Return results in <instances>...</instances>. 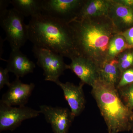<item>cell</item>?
<instances>
[{
	"label": "cell",
	"mask_w": 133,
	"mask_h": 133,
	"mask_svg": "<svg viewBox=\"0 0 133 133\" xmlns=\"http://www.w3.org/2000/svg\"><path fill=\"white\" fill-rule=\"evenodd\" d=\"M78 56L99 67L107 60L109 43L120 33L108 16L78 18L68 23Z\"/></svg>",
	"instance_id": "cell-1"
},
{
	"label": "cell",
	"mask_w": 133,
	"mask_h": 133,
	"mask_svg": "<svg viewBox=\"0 0 133 133\" xmlns=\"http://www.w3.org/2000/svg\"><path fill=\"white\" fill-rule=\"evenodd\" d=\"M28 25L29 40L33 46L48 49L70 59L78 56L68 23L42 14L31 18Z\"/></svg>",
	"instance_id": "cell-2"
},
{
	"label": "cell",
	"mask_w": 133,
	"mask_h": 133,
	"mask_svg": "<svg viewBox=\"0 0 133 133\" xmlns=\"http://www.w3.org/2000/svg\"><path fill=\"white\" fill-rule=\"evenodd\" d=\"M92 87V94L106 124L108 133L130 131L133 111L122 102L116 87L100 79Z\"/></svg>",
	"instance_id": "cell-3"
},
{
	"label": "cell",
	"mask_w": 133,
	"mask_h": 133,
	"mask_svg": "<svg viewBox=\"0 0 133 133\" xmlns=\"http://www.w3.org/2000/svg\"><path fill=\"white\" fill-rule=\"evenodd\" d=\"M24 17L14 8L0 14L1 26L12 50L20 49L29 40L28 27L24 23Z\"/></svg>",
	"instance_id": "cell-4"
},
{
	"label": "cell",
	"mask_w": 133,
	"mask_h": 133,
	"mask_svg": "<svg viewBox=\"0 0 133 133\" xmlns=\"http://www.w3.org/2000/svg\"><path fill=\"white\" fill-rule=\"evenodd\" d=\"M32 51L37 59V64L43 70L45 81L56 83L65 71L69 69L65 63L64 57L45 48L33 46Z\"/></svg>",
	"instance_id": "cell-5"
},
{
	"label": "cell",
	"mask_w": 133,
	"mask_h": 133,
	"mask_svg": "<svg viewBox=\"0 0 133 133\" xmlns=\"http://www.w3.org/2000/svg\"><path fill=\"white\" fill-rule=\"evenodd\" d=\"M41 113L40 111L25 106L13 107L0 102V131H13L23 121L37 117Z\"/></svg>",
	"instance_id": "cell-6"
},
{
	"label": "cell",
	"mask_w": 133,
	"mask_h": 133,
	"mask_svg": "<svg viewBox=\"0 0 133 133\" xmlns=\"http://www.w3.org/2000/svg\"><path fill=\"white\" fill-rule=\"evenodd\" d=\"M84 1L42 0V14L68 23L76 16Z\"/></svg>",
	"instance_id": "cell-7"
},
{
	"label": "cell",
	"mask_w": 133,
	"mask_h": 133,
	"mask_svg": "<svg viewBox=\"0 0 133 133\" xmlns=\"http://www.w3.org/2000/svg\"><path fill=\"white\" fill-rule=\"evenodd\" d=\"M40 111L50 124L54 133H68L74 118L71 111L65 108L40 106Z\"/></svg>",
	"instance_id": "cell-8"
},
{
	"label": "cell",
	"mask_w": 133,
	"mask_h": 133,
	"mask_svg": "<svg viewBox=\"0 0 133 133\" xmlns=\"http://www.w3.org/2000/svg\"><path fill=\"white\" fill-rule=\"evenodd\" d=\"M35 87L34 83L24 84L16 77L11 83L6 92L3 95L0 102L10 106H25Z\"/></svg>",
	"instance_id": "cell-9"
},
{
	"label": "cell",
	"mask_w": 133,
	"mask_h": 133,
	"mask_svg": "<svg viewBox=\"0 0 133 133\" xmlns=\"http://www.w3.org/2000/svg\"><path fill=\"white\" fill-rule=\"evenodd\" d=\"M69 69L81 79V82L92 87L99 79V67L90 59L76 56L71 58Z\"/></svg>",
	"instance_id": "cell-10"
},
{
	"label": "cell",
	"mask_w": 133,
	"mask_h": 133,
	"mask_svg": "<svg viewBox=\"0 0 133 133\" xmlns=\"http://www.w3.org/2000/svg\"><path fill=\"white\" fill-rule=\"evenodd\" d=\"M56 84L63 90L65 99L69 104L72 116L74 118L79 116L85 107V99L83 88L84 84L81 82L79 85H77L69 82L62 83L59 80Z\"/></svg>",
	"instance_id": "cell-11"
},
{
	"label": "cell",
	"mask_w": 133,
	"mask_h": 133,
	"mask_svg": "<svg viewBox=\"0 0 133 133\" xmlns=\"http://www.w3.org/2000/svg\"><path fill=\"white\" fill-rule=\"evenodd\" d=\"M108 16L120 33L133 25V9L112 0Z\"/></svg>",
	"instance_id": "cell-12"
},
{
	"label": "cell",
	"mask_w": 133,
	"mask_h": 133,
	"mask_svg": "<svg viewBox=\"0 0 133 133\" xmlns=\"http://www.w3.org/2000/svg\"><path fill=\"white\" fill-rule=\"evenodd\" d=\"M35 67V64L20 49H16L12 50L6 68L19 78L33 72Z\"/></svg>",
	"instance_id": "cell-13"
},
{
	"label": "cell",
	"mask_w": 133,
	"mask_h": 133,
	"mask_svg": "<svg viewBox=\"0 0 133 133\" xmlns=\"http://www.w3.org/2000/svg\"><path fill=\"white\" fill-rule=\"evenodd\" d=\"M111 2L112 0L84 1L74 17L82 18L108 16Z\"/></svg>",
	"instance_id": "cell-14"
},
{
	"label": "cell",
	"mask_w": 133,
	"mask_h": 133,
	"mask_svg": "<svg viewBox=\"0 0 133 133\" xmlns=\"http://www.w3.org/2000/svg\"><path fill=\"white\" fill-rule=\"evenodd\" d=\"M99 72L100 79L116 88L122 75L117 58L106 60L99 67Z\"/></svg>",
	"instance_id": "cell-15"
},
{
	"label": "cell",
	"mask_w": 133,
	"mask_h": 133,
	"mask_svg": "<svg viewBox=\"0 0 133 133\" xmlns=\"http://www.w3.org/2000/svg\"><path fill=\"white\" fill-rule=\"evenodd\" d=\"M10 4L24 17L32 18L42 14V0H12Z\"/></svg>",
	"instance_id": "cell-16"
},
{
	"label": "cell",
	"mask_w": 133,
	"mask_h": 133,
	"mask_svg": "<svg viewBox=\"0 0 133 133\" xmlns=\"http://www.w3.org/2000/svg\"><path fill=\"white\" fill-rule=\"evenodd\" d=\"M132 48L129 45L124 37L119 33L114 36L110 41L107 60L116 58L120 53Z\"/></svg>",
	"instance_id": "cell-17"
},
{
	"label": "cell",
	"mask_w": 133,
	"mask_h": 133,
	"mask_svg": "<svg viewBox=\"0 0 133 133\" xmlns=\"http://www.w3.org/2000/svg\"><path fill=\"white\" fill-rule=\"evenodd\" d=\"M122 73L126 70L133 67V51L126 50L116 58Z\"/></svg>",
	"instance_id": "cell-18"
},
{
	"label": "cell",
	"mask_w": 133,
	"mask_h": 133,
	"mask_svg": "<svg viewBox=\"0 0 133 133\" xmlns=\"http://www.w3.org/2000/svg\"><path fill=\"white\" fill-rule=\"evenodd\" d=\"M120 97L123 103L129 109L133 108V83L118 89Z\"/></svg>",
	"instance_id": "cell-19"
},
{
	"label": "cell",
	"mask_w": 133,
	"mask_h": 133,
	"mask_svg": "<svg viewBox=\"0 0 133 133\" xmlns=\"http://www.w3.org/2000/svg\"><path fill=\"white\" fill-rule=\"evenodd\" d=\"M133 83V67L127 69L122 72L116 88L118 90Z\"/></svg>",
	"instance_id": "cell-20"
},
{
	"label": "cell",
	"mask_w": 133,
	"mask_h": 133,
	"mask_svg": "<svg viewBox=\"0 0 133 133\" xmlns=\"http://www.w3.org/2000/svg\"><path fill=\"white\" fill-rule=\"evenodd\" d=\"M9 71L6 68L3 69L2 67H0V90H1L4 86L6 85L8 87L10 85L9 79Z\"/></svg>",
	"instance_id": "cell-21"
},
{
	"label": "cell",
	"mask_w": 133,
	"mask_h": 133,
	"mask_svg": "<svg viewBox=\"0 0 133 133\" xmlns=\"http://www.w3.org/2000/svg\"><path fill=\"white\" fill-rule=\"evenodd\" d=\"M120 34L125 38L129 45L133 48V26Z\"/></svg>",
	"instance_id": "cell-22"
},
{
	"label": "cell",
	"mask_w": 133,
	"mask_h": 133,
	"mask_svg": "<svg viewBox=\"0 0 133 133\" xmlns=\"http://www.w3.org/2000/svg\"><path fill=\"white\" fill-rule=\"evenodd\" d=\"M9 4H10V1L2 0L0 1V6H1L0 14H2L7 10V8L8 7Z\"/></svg>",
	"instance_id": "cell-23"
},
{
	"label": "cell",
	"mask_w": 133,
	"mask_h": 133,
	"mask_svg": "<svg viewBox=\"0 0 133 133\" xmlns=\"http://www.w3.org/2000/svg\"><path fill=\"white\" fill-rule=\"evenodd\" d=\"M116 1L126 6L133 9V0H116Z\"/></svg>",
	"instance_id": "cell-24"
},
{
	"label": "cell",
	"mask_w": 133,
	"mask_h": 133,
	"mask_svg": "<svg viewBox=\"0 0 133 133\" xmlns=\"http://www.w3.org/2000/svg\"><path fill=\"white\" fill-rule=\"evenodd\" d=\"M130 131H131V133H133V118L132 122H131V129Z\"/></svg>",
	"instance_id": "cell-25"
},
{
	"label": "cell",
	"mask_w": 133,
	"mask_h": 133,
	"mask_svg": "<svg viewBox=\"0 0 133 133\" xmlns=\"http://www.w3.org/2000/svg\"><path fill=\"white\" fill-rule=\"evenodd\" d=\"M132 111H133V109H132Z\"/></svg>",
	"instance_id": "cell-26"
},
{
	"label": "cell",
	"mask_w": 133,
	"mask_h": 133,
	"mask_svg": "<svg viewBox=\"0 0 133 133\" xmlns=\"http://www.w3.org/2000/svg\"></svg>",
	"instance_id": "cell-27"
}]
</instances>
